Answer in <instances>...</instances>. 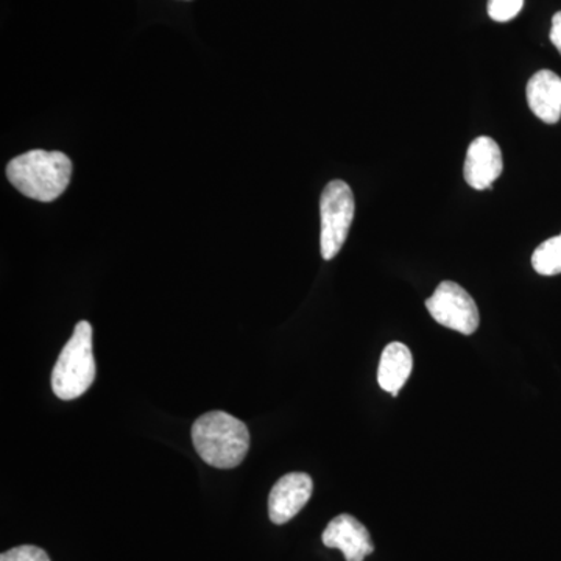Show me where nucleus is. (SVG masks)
<instances>
[{"label": "nucleus", "instance_id": "obj_1", "mask_svg": "<svg viewBox=\"0 0 561 561\" xmlns=\"http://www.w3.org/2000/svg\"><path fill=\"white\" fill-rule=\"evenodd\" d=\"M72 161L62 151L32 150L13 158L7 179L25 197L50 203L68 190Z\"/></svg>", "mask_w": 561, "mask_h": 561}, {"label": "nucleus", "instance_id": "obj_2", "mask_svg": "<svg viewBox=\"0 0 561 561\" xmlns=\"http://www.w3.org/2000/svg\"><path fill=\"white\" fill-rule=\"evenodd\" d=\"M192 443L203 461L220 470L239 467L250 449L243 421L224 411L205 413L192 426Z\"/></svg>", "mask_w": 561, "mask_h": 561}, {"label": "nucleus", "instance_id": "obj_3", "mask_svg": "<svg viewBox=\"0 0 561 561\" xmlns=\"http://www.w3.org/2000/svg\"><path fill=\"white\" fill-rule=\"evenodd\" d=\"M95 381L92 350V327L79 321L51 371V390L62 401H72L87 393Z\"/></svg>", "mask_w": 561, "mask_h": 561}, {"label": "nucleus", "instance_id": "obj_4", "mask_svg": "<svg viewBox=\"0 0 561 561\" xmlns=\"http://www.w3.org/2000/svg\"><path fill=\"white\" fill-rule=\"evenodd\" d=\"M356 203L353 191L345 181L334 180L324 187L320 201L321 214V256L331 261L345 245Z\"/></svg>", "mask_w": 561, "mask_h": 561}, {"label": "nucleus", "instance_id": "obj_5", "mask_svg": "<svg viewBox=\"0 0 561 561\" xmlns=\"http://www.w3.org/2000/svg\"><path fill=\"white\" fill-rule=\"evenodd\" d=\"M426 308L442 327L463 335L478 331L481 321L478 305L463 287L453 280H443L434 295L427 298Z\"/></svg>", "mask_w": 561, "mask_h": 561}, {"label": "nucleus", "instance_id": "obj_6", "mask_svg": "<svg viewBox=\"0 0 561 561\" xmlns=\"http://www.w3.org/2000/svg\"><path fill=\"white\" fill-rule=\"evenodd\" d=\"M313 482L306 472H289L273 485L268 496V516L273 524H286L311 500Z\"/></svg>", "mask_w": 561, "mask_h": 561}, {"label": "nucleus", "instance_id": "obj_7", "mask_svg": "<svg viewBox=\"0 0 561 561\" xmlns=\"http://www.w3.org/2000/svg\"><path fill=\"white\" fill-rule=\"evenodd\" d=\"M321 540L327 548L339 549L346 561H364L375 551L370 531L348 513L335 516L324 529Z\"/></svg>", "mask_w": 561, "mask_h": 561}, {"label": "nucleus", "instance_id": "obj_8", "mask_svg": "<svg viewBox=\"0 0 561 561\" xmlns=\"http://www.w3.org/2000/svg\"><path fill=\"white\" fill-rule=\"evenodd\" d=\"M504 161L496 140L489 136L472 140L463 165L465 181L476 191L491 190V184L500 179Z\"/></svg>", "mask_w": 561, "mask_h": 561}, {"label": "nucleus", "instance_id": "obj_9", "mask_svg": "<svg viewBox=\"0 0 561 561\" xmlns=\"http://www.w3.org/2000/svg\"><path fill=\"white\" fill-rule=\"evenodd\" d=\"M527 103L538 119L557 124L561 117V79L552 70H540L527 83Z\"/></svg>", "mask_w": 561, "mask_h": 561}, {"label": "nucleus", "instance_id": "obj_10", "mask_svg": "<svg viewBox=\"0 0 561 561\" xmlns=\"http://www.w3.org/2000/svg\"><path fill=\"white\" fill-rule=\"evenodd\" d=\"M413 357L404 343L393 342L382 351L379 360L378 382L391 397H398L404 383L411 378Z\"/></svg>", "mask_w": 561, "mask_h": 561}, {"label": "nucleus", "instance_id": "obj_11", "mask_svg": "<svg viewBox=\"0 0 561 561\" xmlns=\"http://www.w3.org/2000/svg\"><path fill=\"white\" fill-rule=\"evenodd\" d=\"M535 272L542 276L560 275L561 273V234L542 242L531 254Z\"/></svg>", "mask_w": 561, "mask_h": 561}, {"label": "nucleus", "instance_id": "obj_12", "mask_svg": "<svg viewBox=\"0 0 561 561\" xmlns=\"http://www.w3.org/2000/svg\"><path fill=\"white\" fill-rule=\"evenodd\" d=\"M524 0H489V16L496 22H508L518 16Z\"/></svg>", "mask_w": 561, "mask_h": 561}, {"label": "nucleus", "instance_id": "obj_13", "mask_svg": "<svg viewBox=\"0 0 561 561\" xmlns=\"http://www.w3.org/2000/svg\"><path fill=\"white\" fill-rule=\"evenodd\" d=\"M0 561H50V559L44 549L25 545L3 552L2 556H0Z\"/></svg>", "mask_w": 561, "mask_h": 561}, {"label": "nucleus", "instance_id": "obj_14", "mask_svg": "<svg viewBox=\"0 0 561 561\" xmlns=\"http://www.w3.org/2000/svg\"><path fill=\"white\" fill-rule=\"evenodd\" d=\"M549 38H551V43L557 47V50H559L561 55V11L553 14L551 35H549Z\"/></svg>", "mask_w": 561, "mask_h": 561}]
</instances>
